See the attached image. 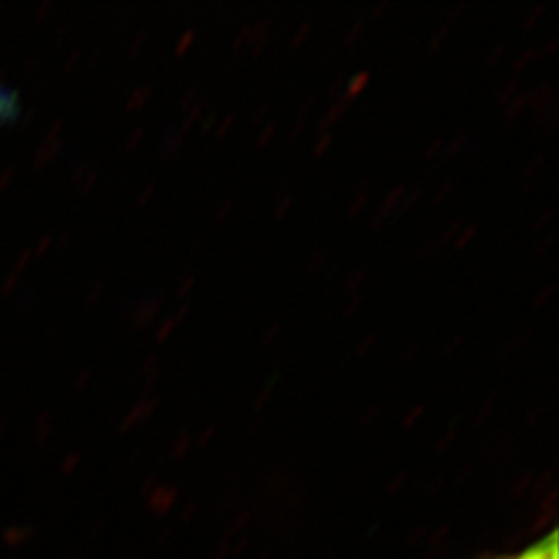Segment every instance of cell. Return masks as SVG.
<instances>
[{"label": "cell", "mask_w": 559, "mask_h": 559, "mask_svg": "<svg viewBox=\"0 0 559 559\" xmlns=\"http://www.w3.org/2000/svg\"><path fill=\"white\" fill-rule=\"evenodd\" d=\"M497 559H558V533L550 531L545 538L523 549L520 555L506 556Z\"/></svg>", "instance_id": "6da1fadb"}, {"label": "cell", "mask_w": 559, "mask_h": 559, "mask_svg": "<svg viewBox=\"0 0 559 559\" xmlns=\"http://www.w3.org/2000/svg\"><path fill=\"white\" fill-rule=\"evenodd\" d=\"M19 112V95L15 91L5 90L4 85H0V123L13 122Z\"/></svg>", "instance_id": "7a4b0ae2"}, {"label": "cell", "mask_w": 559, "mask_h": 559, "mask_svg": "<svg viewBox=\"0 0 559 559\" xmlns=\"http://www.w3.org/2000/svg\"><path fill=\"white\" fill-rule=\"evenodd\" d=\"M402 195H404V186L395 187V189L391 190L388 198H385L384 203L380 205L379 212H377V217H374L373 223H371V228H379L380 225H382V223H384L385 219H388V217L399 209Z\"/></svg>", "instance_id": "3957f363"}, {"label": "cell", "mask_w": 559, "mask_h": 559, "mask_svg": "<svg viewBox=\"0 0 559 559\" xmlns=\"http://www.w3.org/2000/svg\"><path fill=\"white\" fill-rule=\"evenodd\" d=\"M349 104H352V100L346 98V96H344V98H338V100L333 104L332 109L321 118V122H319V131H321L322 134L330 131V129L341 120V117H343L346 109H348Z\"/></svg>", "instance_id": "277c9868"}, {"label": "cell", "mask_w": 559, "mask_h": 559, "mask_svg": "<svg viewBox=\"0 0 559 559\" xmlns=\"http://www.w3.org/2000/svg\"><path fill=\"white\" fill-rule=\"evenodd\" d=\"M370 71H362V73L355 74L354 79L349 80L348 87H346V98L354 100L355 96H359L362 91L370 84Z\"/></svg>", "instance_id": "5b68a950"}, {"label": "cell", "mask_w": 559, "mask_h": 559, "mask_svg": "<svg viewBox=\"0 0 559 559\" xmlns=\"http://www.w3.org/2000/svg\"><path fill=\"white\" fill-rule=\"evenodd\" d=\"M420 198H423V189H415L412 194L402 198L401 203H399V209H396L395 219H401L402 216H406L407 212L412 211L413 206L417 205Z\"/></svg>", "instance_id": "8992f818"}, {"label": "cell", "mask_w": 559, "mask_h": 559, "mask_svg": "<svg viewBox=\"0 0 559 559\" xmlns=\"http://www.w3.org/2000/svg\"><path fill=\"white\" fill-rule=\"evenodd\" d=\"M467 142H469V134L465 131L460 132L459 136L449 142V145H443L442 159L453 158L454 154L459 153L460 148L464 147Z\"/></svg>", "instance_id": "52a82bcc"}, {"label": "cell", "mask_w": 559, "mask_h": 559, "mask_svg": "<svg viewBox=\"0 0 559 559\" xmlns=\"http://www.w3.org/2000/svg\"><path fill=\"white\" fill-rule=\"evenodd\" d=\"M528 106V93L527 95L516 96L514 100L511 102V106L507 107L506 118L507 122L511 123L514 118L520 117L522 115L523 109Z\"/></svg>", "instance_id": "ba28073f"}, {"label": "cell", "mask_w": 559, "mask_h": 559, "mask_svg": "<svg viewBox=\"0 0 559 559\" xmlns=\"http://www.w3.org/2000/svg\"><path fill=\"white\" fill-rule=\"evenodd\" d=\"M330 145H332V134L324 132V134L317 140V145L313 147V158L321 159L322 156L328 153Z\"/></svg>", "instance_id": "9c48e42d"}, {"label": "cell", "mask_w": 559, "mask_h": 559, "mask_svg": "<svg viewBox=\"0 0 559 559\" xmlns=\"http://www.w3.org/2000/svg\"><path fill=\"white\" fill-rule=\"evenodd\" d=\"M518 93V80H511L509 84L501 90L500 96H498V104H509V102L514 100L516 98Z\"/></svg>", "instance_id": "30bf717a"}, {"label": "cell", "mask_w": 559, "mask_h": 559, "mask_svg": "<svg viewBox=\"0 0 559 559\" xmlns=\"http://www.w3.org/2000/svg\"><path fill=\"white\" fill-rule=\"evenodd\" d=\"M195 32L194 29H189V32L183 33V37L180 38V43L176 46V55L181 57V55H186L189 51L190 46L194 44Z\"/></svg>", "instance_id": "8fae6325"}, {"label": "cell", "mask_w": 559, "mask_h": 559, "mask_svg": "<svg viewBox=\"0 0 559 559\" xmlns=\"http://www.w3.org/2000/svg\"><path fill=\"white\" fill-rule=\"evenodd\" d=\"M536 49H525L522 55H520V59H516V62H514V66H512V69H514V73L520 74L522 73L523 69H525V66H527L531 60L536 57Z\"/></svg>", "instance_id": "7c38bea8"}, {"label": "cell", "mask_w": 559, "mask_h": 559, "mask_svg": "<svg viewBox=\"0 0 559 559\" xmlns=\"http://www.w3.org/2000/svg\"><path fill=\"white\" fill-rule=\"evenodd\" d=\"M476 236V227L465 228L464 233L460 234L459 239L454 241V250H462L469 245L471 239Z\"/></svg>", "instance_id": "4fadbf2b"}, {"label": "cell", "mask_w": 559, "mask_h": 559, "mask_svg": "<svg viewBox=\"0 0 559 559\" xmlns=\"http://www.w3.org/2000/svg\"><path fill=\"white\" fill-rule=\"evenodd\" d=\"M366 277V270H357L354 274L349 275L348 281H346V288L349 292L359 290V286L362 285V281Z\"/></svg>", "instance_id": "5bb4252c"}, {"label": "cell", "mask_w": 559, "mask_h": 559, "mask_svg": "<svg viewBox=\"0 0 559 559\" xmlns=\"http://www.w3.org/2000/svg\"><path fill=\"white\" fill-rule=\"evenodd\" d=\"M206 106V102H200L198 106L194 107V111L190 112V117L187 118L186 126L181 127V134H186L189 131L190 127L194 126L195 120H200L201 112H203V107Z\"/></svg>", "instance_id": "9a60e30c"}, {"label": "cell", "mask_w": 559, "mask_h": 559, "mask_svg": "<svg viewBox=\"0 0 559 559\" xmlns=\"http://www.w3.org/2000/svg\"><path fill=\"white\" fill-rule=\"evenodd\" d=\"M366 203H368V192H359V195L355 198L354 205L349 209L348 216H357V214L365 209Z\"/></svg>", "instance_id": "2e32d148"}, {"label": "cell", "mask_w": 559, "mask_h": 559, "mask_svg": "<svg viewBox=\"0 0 559 559\" xmlns=\"http://www.w3.org/2000/svg\"><path fill=\"white\" fill-rule=\"evenodd\" d=\"M292 203H294V198H292V195H286V198H283V200L280 201L277 209H275V219H283V217L288 214V211H290Z\"/></svg>", "instance_id": "e0dca14e"}, {"label": "cell", "mask_w": 559, "mask_h": 559, "mask_svg": "<svg viewBox=\"0 0 559 559\" xmlns=\"http://www.w3.org/2000/svg\"><path fill=\"white\" fill-rule=\"evenodd\" d=\"M148 96H151V90H148V87H145V90L136 91L134 96H132L131 104H129V109H136V107H142L143 104H145V100H147Z\"/></svg>", "instance_id": "ac0fdd59"}, {"label": "cell", "mask_w": 559, "mask_h": 559, "mask_svg": "<svg viewBox=\"0 0 559 559\" xmlns=\"http://www.w3.org/2000/svg\"><path fill=\"white\" fill-rule=\"evenodd\" d=\"M274 132L275 123H270V126L264 127L263 131H261V134H259L258 138V147H266V145H269L270 140H272V136H274Z\"/></svg>", "instance_id": "d6986e66"}, {"label": "cell", "mask_w": 559, "mask_h": 559, "mask_svg": "<svg viewBox=\"0 0 559 559\" xmlns=\"http://www.w3.org/2000/svg\"><path fill=\"white\" fill-rule=\"evenodd\" d=\"M545 11H547V4H538L536 5V10L533 11V15H528L527 21H525V29H533L536 26V22L542 19Z\"/></svg>", "instance_id": "ffe728a7"}, {"label": "cell", "mask_w": 559, "mask_h": 559, "mask_svg": "<svg viewBox=\"0 0 559 559\" xmlns=\"http://www.w3.org/2000/svg\"><path fill=\"white\" fill-rule=\"evenodd\" d=\"M552 296H555V286H547V288H545V290L542 292V294H539V296L536 297V299H534V310H538V308L544 307L545 302H549V299Z\"/></svg>", "instance_id": "44dd1931"}, {"label": "cell", "mask_w": 559, "mask_h": 559, "mask_svg": "<svg viewBox=\"0 0 559 559\" xmlns=\"http://www.w3.org/2000/svg\"><path fill=\"white\" fill-rule=\"evenodd\" d=\"M506 44H498L497 48H495V51L489 55V59L486 60V68H495V63L500 60L501 55L506 53Z\"/></svg>", "instance_id": "7402d4cb"}, {"label": "cell", "mask_w": 559, "mask_h": 559, "mask_svg": "<svg viewBox=\"0 0 559 559\" xmlns=\"http://www.w3.org/2000/svg\"><path fill=\"white\" fill-rule=\"evenodd\" d=\"M362 27H365V21L357 22V24L352 27V32H349L348 35H346V38H344V44H346V46H352V44L355 43V38H359L360 33H362Z\"/></svg>", "instance_id": "603a6c76"}, {"label": "cell", "mask_w": 559, "mask_h": 559, "mask_svg": "<svg viewBox=\"0 0 559 559\" xmlns=\"http://www.w3.org/2000/svg\"><path fill=\"white\" fill-rule=\"evenodd\" d=\"M322 264H324V253H316V255L308 261V274H316L317 270L321 269Z\"/></svg>", "instance_id": "cb8c5ba5"}, {"label": "cell", "mask_w": 559, "mask_h": 559, "mask_svg": "<svg viewBox=\"0 0 559 559\" xmlns=\"http://www.w3.org/2000/svg\"><path fill=\"white\" fill-rule=\"evenodd\" d=\"M311 32V26L310 24H302L301 26V29H299V32H297V35L296 37H294V40H292V46H294V48H299V46H301L302 43H305V38L308 37V33Z\"/></svg>", "instance_id": "d4e9b609"}, {"label": "cell", "mask_w": 559, "mask_h": 559, "mask_svg": "<svg viewBox=\"0 0 559 559\" xmlns=\"http://www.w3.org/2000/svg\"><path fill=\"white\" fill-rule=\"evenodd\" d=\"M234 122H236V117H234V115H228V117L225 118V122H223L222 126H219V129H217L216 136L219 138V140L227 136L228 131L233 129Z\"/></svg>", "instance_id": "484cf974"}, {"label": "cell", "mask_w": 559, "mask_h": 559, "mask_svg": "<svg viewBox=\"0 0 559 559\" xmlns=\"http://www.w3.org/2000/svg\"><path fill=\"white\" fill-rule=\"evenodd\" d=\"M442 143H443L442 138H437V140H435V142L429 143L428 148H426V151H424V158L433 159L435 154H437L438 151H440V148H442Z\"/></svg>", "instance_id": "4316f807"}, {"label": "cell", "mask_w": 559, "mask_h": 559, "mask_svg": "<svg viewBox=\"0 0 559 559\" xmlns=\"http://www.w3.org/2000/svg\"><path fill=\"white\" fill-rule=\"evenodd\" d=\"M449 35V26L442 27L440 32L435 35L433 40H431V46H429V49L431 51H437L440 46H442L443 40H445V37Z\"/></svg>", "instance_id": "83f0119b"}, {"label": "cell", "mask_w": 559, "mask_h": 559, "mask_svg": "<svg viewBox=\"0 0 559 559\" xmlns=\"http://www.w3.org/2000/svg\"><path fill=\"white\" fill-rule=\"evenodd\" d=\"M552 216H555V211H552V209H549V211H545L544 214H539L538 222L534 223V233H539V230H542V228H544L545 225H547V223L550 222V217Z\"/></svg>", "instance_id": "f1b7e54d"}, {"label": "cell", "mask_w": 559, "mask_h": 559, "mask_svg": "<svg viewBox=\"0 0 559 559\" xmlns=\"http://www.w3.org/2000/svg\"><path fill=\"white\" fill-rule=\"evenodd\" d=\"M453 192V183H445L442 189L438 190L437 195H435L433 201L435 205H440L442 201L448 200L449 194Z\"/></svg>", "instance_id": "f546056e"}, {"label": "cell", "mask_w": 559, "mask_h": 559, "mask_svg": "<svg viewBox=\"0 0 559 559\" xmlns=\"http://www.w3.org/2000/svg\"><path fill=\"white\" fill-rule=\"evenodd\" d=\"M344 74L343 76H338L337 80H335V82H333V85L332 87H330V91H328V96H330V98H333V100H335V98H337L338 95H341V93H343V90H344Z\"/></svg>", "instance_id": "4dcf8cb0"}, {"label": "cell", "mask_w": 559, "mask_h": 559, "mask_svg": "<svg viewBox=\"0 0 559 559\" xmlns=\"http://www.w3.org/2000/svg\"><path fill=\"white\" fill-rule=\"evenodd\" d=\"M362 301H365V294H360V296L355 297L354 301L349 302V307L344 310V317L349 319V317L354 316L355 311L359 310Z\"/></svg>", "instance_id": "1f68e13d"}, {"label": "cell", "mask_w": 559, "mask_h": 559, "mask_svg": "<svg viewBox=\"0 0 559 559\" xmlns=\"http://www.w3.org/2000/svg\"><path fill=\"white\" fill-rule=\"evenodd\" d=\"M247 40H250V27H241V32L238 33V37L234 38V49H239L243 46Z\"/></svg>", "instance_id": "d6a6232c"}, {"label": "cell", "mask_w": 559, "mask_h": 559, "mask_svg": "<svg viewBox=\"0 0 559 559\" xmlns=\"http://www.w3.org/2000/svg\"><path fill=\"white\" fill-rule=\"evenodd\" d=\"M233 205L234 203L230 200L225 201V203H223L222 209H219V211H217L216 214L217 223H222L225 222V219H227L228 214H230V211H233Z\"/></svg>", "instance_id": "836d02e7"}, {"label": "cell", "mask_w": 559, "mask_h": 559, "mask_svg": "<svg viewBox=\"0 0 559 559\" xmlns=\"http://www.w3.org/2000/svg\"><path fill=\"white\" fill-rule=\"evenodd\" d=\"M559 49V38H552V40H549V43L545 44L544 51H542V55H545V57H555L556 53H558Z\"/></svg>", "instance_id": "e575fe53"}, {"label": "cell", "mask_w": 559, "mask_h": 559, "mask_svg": "<svg viewBox=\"0 0 559 559\" xmlns=\"http://www.w3.org/2000/svg\"><path fill=\"white\" fill-rule=\"evenodd\" d=\"M544 154H538V156H536V158H534L533 162L528 164L527 170H525V176H527V178L528 176H534L536 169H538V167H542V164H544Z\"/></svg>", "instance_id": "d590c367"}, {"label": "cell", "mask_w": 559, "mask_h": 559, "mask_svg": "<svg viewBox=\"0 0 559 559\" xmlns=\"http://www.w3.org/2000/svg\"><path fill=\"white\" fill-rule=\"evenodd\" d=\"M281 328H283V324H281V322H274V324H272V326L269 328V330H266V335H264V338H263V344H266L269 343V341H272V338L275 337V333H280L281 332Z\"/></svg>", "instance_id": "8d00e7d4"}, {"label": "cell", "mask_w": 559, "mask_h": 559, "mask_svg": "<svg viewBox=\"0 0 559 559\" xmlns=\"http://www.w3.org/2000/svg\"><path fill=\"white\" fill-rule=\"evenodd\" d=\"M555 234H550L549 238L545 239V241H542V243H539V249L536 250V255H538V258L539 255H544V253L550 249V245L555 243Z\"/></svg>", "instance_id": "74e56055"}, {"label": "cell", "mask_w": 559, "mask_h": 559, "mask_svg": "<svg viewBox=\"0 0 559 559\" xmlns=\"http://www.w3.org/2000/svg\"><path fill=\"white\" fill-rule=\"evenodd\" d=\"M176 326L175 319H169V321L164 322V326L159 328V341H164L167 335H169L170 330Z\"/></svg>", "instance_id": "f35d334b"}, {"label": "cell", "mask_w": 559, "mask_h": 559, "mask_svg": "<svg viewBox=\"0 0 559 559\" xmlns=\"http://www.w3.org/2000/svg\"><path fill=\"white\" fill-rule=\"evenodd\" d=\"M467 8V2L465 0H462L460 4L454 5L453 10H451V13H449V22H453L456 16H460V13Z\"/></svg>", "instance_id": "ab89813d"}, {"label": "cell", "mask_w": 559, "mask_h": 559, "mask_svg": "<svg viewBox=\"0 0 559 559\" xmlns=\"http://www.w3.org/2000/svg\"><path fill=\"white\" fill-rule=\"evenodd\" d=\"M305 126H307L305 122L297 123V126L292 129V134L290 138H288V142L296 143L297 138L301 136V132L302 129H305Z\"/></svg>", "instance_id": "60d3db41"}, {"label": "cell", "mask_w": 559, "mask_h": 559, "mask_svg": "<svg viewBox=\"0 0 559 559\" xmlns=\"http://www.w3.org/2000/svg\"><path fill=\"white\" fill-rule=\"evenodd\" d=\"M313 104H316V95L308 96L307 100H305V104H302L301 107V117H307L308 111H310L311 107H313Z\"/></svg>", "instance_id": "b9f144b4"}, {"label": "cell", "mask_w": 559, "mask_h": 559, "mask_svg": "<svg viewBox=\"0 0 559 559\" xmlns=\"http://www.w3.org/2000/svg\"><path fill=\"white\" fill-rule=\"evenodd\" d=\"M214 122H216V115L211 112V115L205 118L203 126H201V131H203V134H206V132L211 131V127L214 126Z\"/></svg>", "instance_id": "7bdbcfd3"}, {"label": "cell", "mask_w": 559, "mask_h": 559, "mask_svg": "<svg viewBox=\"0 0 559 559\" xmlns=\"http://www.w3.org/2000/svg\"><path fill=\"white\" fill-rule=\"evenodd\" d=\"M270 106L269 104H264V106H261V109H259L258 115H253L252 123L253 126H258V123H261V120H263L264 115H266V111H269Z\"/></svg>", "instance_id": "ee69618b"}, {"label": "cell", "mask_w": 559, "mask_h": 559, "mask_svg": "<svg viewBox=\"0 0 559 559\" xmlns=\"http://www.w3.org/2000/svg\"><path fill=\"white\" fill-rule=\"evenodd\" d=\"M194 281L195 280L194 277H192V275H190V277H187L186 285H181L180 290H178V296H187V294H189L190 286L194 285Z\"/></svg>", "instance_id": "f6af8a7d"}, {"label": "cell", "mask_w": 559, "mask_h": 559, "mask_svg": "<svg viewBox=\"0 0 559 559\" xmlns=\"http://www.w3.org/2000/svg\"><path fill=\"white\" fill-rule=\"evenodd\" d=\"M388 5H390V2H388V0H384V2H380V4L377 5V8H374L373 10L374 19H377V16H380V13H382V11L388 10Z\"/></svg>", "instance_id": "bcb514c9"}, {"label": "cell", "mask_w": 559, "mask_h": 559, "mask_svg": "<svg viewBox=\"0 0 559 559\" xmlns=\"http://www.w3.org/2000/svg\"><path fill=\"white\" fill-rule=\"evenodd\" d=\"M195 96V90H189V93H187L186 100L181 102V107H189L190 104H192V100H194Z\"/></svg>", "instance_id": "7dc6e473"}]
</instances>
